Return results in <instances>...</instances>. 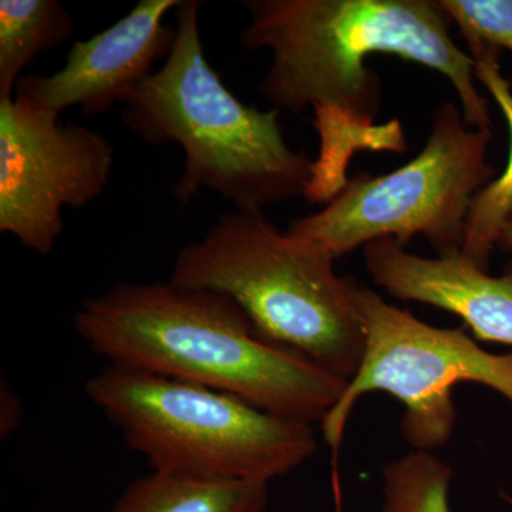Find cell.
<instances>
[{"instance_id":"obj_1","label":"cell","mask_w":512,"mask_h":512,"mask_svg":"<svg viewBox=\"0 0 512 512\" xmlns=\"http://www.w3.org/2000/svg\"><path fill=\"white\" fill-rule=\"evenodd\" d=\"M248 50L268 49L271 66L259 92L274 109L313 107L322 147L309 201L328 202L346 183L360 148L402 153L397 121L375 126L382 86L367 69L373 55H393L443 74L456 89L467 126L493 131L476 86L474 62L450 35L440 0H245Z\"/></svg>"},{"instance_id":"obj_2","label":"cell","mask_w":512,"mask_h":512,"mask_svg":"<svg viewBox=\"0 0 512 512\" xmlns=\"http://www.w3.org/2000/svg\"><path fill=\"white\" fill-rule=\"evenodd\" d=\"M74 329L110 365L234 394L306 423H322L348 387L262 338L227 296L171 281L120 284L87 299Z\"/></svg>"},{"instance_id":"obj_3","label":"cell","mask_w":512,"mask_h":512,"mask_svg":"<svg viewBox=\"0 0 512 512\" xmlns=\"http://www.w3.org/2000/svg\"><path fill=\"white\" fill-rule=\"evenodd\" d=\"M201 5L178 6L170 53L124 103V123L148 144L183 148V174L173 187L181 207L202 188L252 214L308 197L315 161L288 146L281 111L242 103L212 69L202 46Z\"/></svg>"},{"instance_id":"obj_4","label":"cell","mask_w":512,"mask_h":512,"mask_svg":"<svg viewBox=\"0 0 512 512\" xmlns=\"http://www.w3.org/2000/svg\"><path fill=\"white\" fill-rule=\"evenodd\" d=\"M335 259L281 232L264 212L231 211L175 256L171 282L227 296L268 342L349 382L365 350L355 279Z\"/></svg>"},{"instance_id":"obj_5","label":"cell","mask_w":512,"mask_h":512,"mask_svg":"<svg viewBox=\"0 0 512 512\" xmlns=\"http://www.w3.org/2000/svg\"><path fill=\"white\" fill-rule=\"evenodd\" d=\"M86 393L161 473L269 483L318 451L311 423L144 370L109 365L86 383Z\"/></svg>"},{"instance_id":"obj_6","label":"cell","mask_w":512,"mask_h":512,"mask_svg":"<svg viewBox=\"0 0 512 512\" xmlns=\"http://www.w3.org/2000/svg\"><path fill=\"white\" fill-rule=\"evenodd\" d=\"M493 138L468 127L456 104H441L419 156L393 173L355 175L323 210L291 221L286 232L335 261L379 239L404 247L416 235L439 256L457 254L471 204L497 174L488 161Z\"/></svg>"},{"instance_id":"obj_7","label":"cell","mask_w":512,"mask_h":512,"mask_svg":"<svg viewBox=\"0 0 512 512\" xmlns=\"http://www.w3.org/2000/svg\"><path fill=\"white\" fill-rule=\"evenodd\" d=\"M353 303L365 335L362 362L342 399L322 421L335 466L353 407L367 393L386 392L404 404L400 429L419 451L446 446L453 436L457 384H484L512 403V353L485 352L466 329L421 322L357 282Z\"/></svg>"},{"instance_id":"obj_8","label":"cell","mask_w":512,"mask_h":512,"mask_svg":"<svg viewBox=\"0 0 512 512\" xmlns=\"http://www.w3.org/2000/svg\"><path fill=\"white\" fill-rule=\"evenodd\" d=\"M114 150L101 134L12 97L0 100V232L50 255L63 210L83 208L109 185Z\"/></svg>"},{"instance_id":"obj_9","label":"cell","mask_w":512,"mask_h":512,"mask_svg":"<svg viewBox=\"0 0 512 512\" xmlns=\"http://www.w3.org/2000/svg\"><path fill=\"white\" fill-rule=\"evenodd\" d=\"M181 2L140 0L110 28L74 42L59 72L22 76L15 97L56 116L73 106L93 116L126 103L153 73L154 63L170 53L175 30L164 20Z\"/></svg>"},{"instance_id":"obj_10","label":"cell","mask_w":512,"mask_h":512,"mask_svg":"<svg viewBox=\"0 0 512 512\" xmlns=\"http://www.w3.org/2000/svg\"><path fill=\"white\" fill-rule=\"evenodd\" d=\"M363 255L373 282L389 295L454 313L477 339L512 346V262L491 276L461 252L423 258L390 238L370 242Z\"/></svg>"},{"instance_id":"obj_11","label":"cell","mask_w":512,"mask_h":512,"mask_svg":"<svg viewBox=\"0 0 512 512\" xmlns=\"http://www.w3.org/2000/svg\"><path fill=\"white\" fill-rule=\"evenodd\" d=\"M269 483L151 471L128 485L111 512H266Z\"/></svg>"},{"instance_id":"obj_12","label":"cell","mask_w":512,"mask_h":512,"mask_svg":"<svg viewBox=\"0 0 512 512\" xmlns=\"http://www.w3.org/2000/svg\"><path fill=\"white\" fill-rule=\"evenodd\" d=\"M474 74L494 97L510 128L511 144L503 173L478 192L471 204L461 254L488 271L505 222L512 215V87L501 73V52L487 46L468 47Z\"/></svg>"},{"instance_id":"obj_13","label":"cell","mask_w":512,"mask_h":512,"mask_svg":"<svg viewBox=\"0 0 512 512\" xmlns=\"http://www.w3.org/2000/svg\"><path fill=\"white\" fill-rule=\"evenodd\" d=\"M74 32L69 12L57 0L0 2V100L15 97L23 70Z\"/></svg>"},{"instance_id":"obj_14","label":"cell","mask_w":512,"mask_h":512,"mask_svg":"<svg viewBox=\"0 0 512 512\" xmlns=\"http://www.w3.org/2000/svg\"><path fill=\"white\" fill-rule=\"evenodd\" d=\"M453 470L431 454L414 450L383 470V512H450Z\"/></svg>"},{"instance_id":"obj_15","label":"cell","mask_w":512,"mask_h":512,"mask_svg":"<svg viewBox=\"0 0 512 512\" xmlns=\"http://www.w3.org/2000/svg\"><path fill=\"white\" fill-rule=\"evenodd\" d=\"M468 47L512 53V0H440Z\"/></svg>"},{"instance_id":"obj_16","label":"cell","mask_w":512,"mask_h":512,"mask_svg":"<svg viewBox=\"0 0 512 512\" xmlns=\"http://www.w3.org/2000/svg\"><path fill=\"white\" fill-rule=\"evenodd\" d=\"M0 431L2 437L9 436L18 429L20 420H22V406H20L18 396L8 386L2 383V392H0Z\"/></svg>"},{"instance_id":"obj_17","label":"cell","mask_w":512,"mask_h":512,"mask_svg":"<svg viewBox=\"0 0 512 512\" xmlns=\"http://www.w3.org/2000/svg\"><path fill=\"white\" fill-rule=\"evenodd\" d=\"M497 247L503 249V251L512 252V215L505 222Z\"/></svg>"}]
</instances>
